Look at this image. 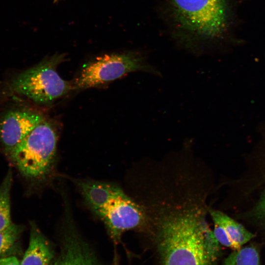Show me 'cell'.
Instances as JSON below:
<instances>
[{"mask_svg":"<svg viewBox=\"0 0 265 265\" xmlns=\"http://www.w3.org/2000/svg\"><path fill=\"white\" fill-rule=\"evenodd\" d=\"M55 258L52 244L35 223H31L29 240L20 265H50Z\"/></svg>","mask_w":265,"mask_h":265,"instance_id":"9","label":"cell"},{"mask_svg":"<svg viewBox=\"0 0 265 265\" xmlns=\"http://www.w3.org/2000/svg\"><path fill=\"white\" fill-rule=\"evenodd\" d=\"M23 229L22 226L12 223L0 230V259L13 256L19 251V239Z\"/></svg>","mask_w":265,"mask_h":265,"instance_id":"11","label":"cell"},{"mask_svg":"<svg viewBox=\"0 0 265 265\" xmlns=\"http://www.w3.org/2000/svg\"><path fill=\"white\" fill-rule=\"evenodd\" d=\"M136 71L160 76L158 69L150 64L140 53L128 52L105 54L86 65L72 83L73 89L96 87Z\"/></svg>","mask_w":265,"mask_h":265,"instance_id":"5","label":"cell"},{"mask_svg":"<svg viewBox=\"0 0 265 265\" xmlns=\"http://www.w3.org/2000/svg\"><path fill=\"white\" fill-rule=\"evenodd\" d=\"M0 265H20V262L16 257L11 256L0 259Z\"/></svg>","mask_w":265,"mask_h":265,"instance_id":"15","label":"cell"},{"mask_svg":"<svg viewBox=\"0 0 265 265\" xmlns=\"http://www.w3.org/2000/svg\"><path fill=\"white\" fill-rule=\"evenodd\" d=\"M182 24L204 37L220 35L226 24L223 0H172Z\"/></svg>","mask_w":265,"mask_h":265,"instance_id":"6","label":"cell"},{"mask_svg":"<svg viewBox=\"0 0 265 265\" xmlns=\"http://www.w3.org/2000/svg\"><path fill=\"white\" fill-rule=\"evenodd\" d=\"M45 120L38 112L13 108L0 116V143L8 154L36 126Z\"/></svg>","mask_w":265,"mask_h":265,"instance_id":"8","label":"cell"},{"mask_svg":"<svg viewBox=\"0 0 265 265\" xmlns=\"http://www.w3.org/2000/svg\"><path fill=\"white\" fill-rule=\"evenodd\" d=\"M77 184L88 206L103 221L114 242L119 241L124 232L144 223L143 209L117 186L90 180L79 181Z\"/></svg>","mask_w":265,"mask_h":265,"instance_id":"2","label":"cell"},{"mask_svg":"<svg viewBox=\"0 0 265 265\" xmlns=\"http://www.w3.org/2000/svg\"><path fill=\"white\" fill-rule=\"evenodd\" d=\"M199 211L174 212L159 223V265H217L221 245Z\"/></svg>","mask_w":265,"mask_h":265,"instance_id":"1","label":"cell"},{"mask_svg":"<svg viewBox=\"0 0 265 265\" xmlns=\"http://www.w3.org/2000/svg\"><path fill=\"white\" fill-rule=\"evenodd\" d=\"M57 134L53 124L44 120L8 154L20 173L32 180L45 179L55 158Z\"/></svg>","mask_w":265,"mask_h":265,"instance_id":"3","label":"cell"},{"mask_svg":"<svg viewBox=\"0 0 265 265\" xmlns=\"http://www.w3.org/2000/svg\"><path fill=\"white\" fill-rule=\"evenodd\" d=\"M62 55L46 59L17 76L11 86L16 93L40 104H49L73 89L72 83L62 79L56 71Z\"/></svg>","mask_w":265,"mask_h":265,"instance_id":"4","label":"cell"},{"mask_svg":"<svg viewBox=\"0 0 265 265\" xmlns=\"http://www.w3.org/2000/svg\"><path fill=\"white\" fill-rule=\"evenodd\" d=\"M214 224L220 226L232 241L234 250L239 249L255 237V235L230 217L219 211L211 210Z\"/></svg>","mask_w":265,"mask_h":265,"instance_id":"10","label":"cell"},{"mask_svg":"<svg viewBox=\"0 0 265 265\" xmlns=\"http://www.w3.org/2000/svg\"></svg>","mask_w":265,"mask_h":265,"instance_id":"16","label":"cell"},{"mask_svg":"<svg viewBox=\"0 0 265 265\" xmlns=\"http://www.w3.org/2000/svg\"><path fill=\"white\" fill-rule=\"evenodd\" d=\"M62 225L60 250L50 265H102L77 231L68 207Z\"/></svg>","mask_w":265,"mask_h":265,"instance_id":"7","label":"cell"},{"mask_svg":"<svg viewBox=\"0 0 265 265\" xmlns=\"http://www.w3.org/2000/svg\"><path fill=\"white\" fill-rule=\"evenodd\" d=\"M12 182V173L9 169L6 176L0 185V230L10 224V194Z\"/></svg>","mask_w":265,"mask_h":265,"instance_id":"13","label":"cell"},{"mask_svg":"<svg viewBox=\"0 0 265 265\" xmlns=\"http://www.w3.org/2000/svg\"><path fill=\"white\" fill-rule=\"evenodd\" d=\"M223 265H263L260 250L255 245L242 246L234 250L225 259Z\"/></svg>","mask_w":265,"mask_h":265,"instance_id":"12","label":"cell"},{"mask_svg":"<svg viewBox=\"0 0 265 265\" xmlns=\"http://www.w3.org/2000/svg\"><path fill=\"white\" fill-rule=\"evenodd\" d=\"M250 213L257 225L265 231V187Z\"/></svg>","mask_w":265,"mask_h":265,"instance_id":"14","label":"cell"}]
</instances>
